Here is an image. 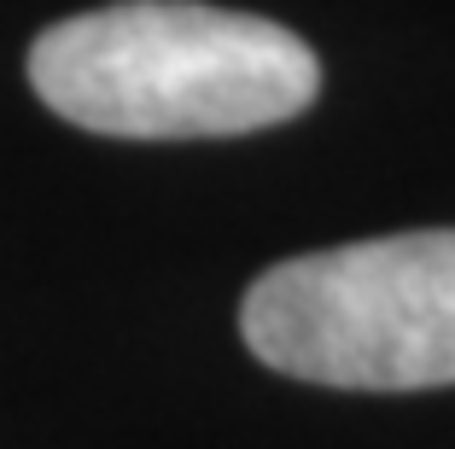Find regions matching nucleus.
<instances>
[{
    "mask_svg": "<svg viewBox=\"0 0 455 449\" xmlns=\"http://www.w3.org/2000/svg\"><path fill=\"white\" fill-rule=\"evenodd\" d=\"M251 357L333 391L455 385V228L275 263L240 304Z\"/></svg>",
    "mask_w": 455,
    "mask_h": 449,
    "instance_id": "f03ea898",
    "label": "nucleus"
},
{
    "mask_svg": "<svg viewBox=\"0 0 455 449\" xmlns=\"http://www.w3.org/2000/svg\"><path fill=\"white\" fill-rule=\"evenodd\" d=\"M29 82L76 129L117 140H204L309 111L322 65L268 18L199 0H117L41 29Z\"/></svg>",
    "mask_w": 455,
    "mask_h": 449,
    "instance_id": "f257e3e1",
    "label": "nucleus"
}]
</instances>
